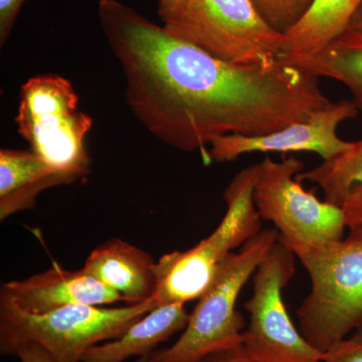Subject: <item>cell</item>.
Masks as SVG:
<instances>
[{
  "instance_id": "obj_2",
  "label": "cell",
  "mask_w": 362,
  "mask_h": 362,
  "mask_svg": "<svg viewBox=\"0 0 362 362\" xmlns=\"http://www.w3.org/2000/svg\"><path fill=\"white\" fill-rule=\"evenodd\" d=\"M349 230L337 242L289 247L310 278L299 330L323 354L362 326V226Z\"/></svg>"
},
{
  "instance_id": "obj_25",
  "label": "cell",
  "mask_w": 362,
  "mask_h": 362,
  "mask_svg": "<svg viewBox=\"0 0 362 362\" xmlns=\"http://www.w3.org/2000/svg\"><path fill=\"white\" fill-rule=\"evenodd\" d=\"M349 30L362 35V4L350 21Z\"/></svg>"
},
{
  "instance_id": "obj_11",
  "label": "cell",
  "mask_w": 362,
  "mask_h": 362,
  "mask_svg": "<svg viewBox=\"0 0 362 362\" xmlns=\"http://www.w3.org/2000/svg\"><path fill=\"white\" fill-rule=\"evenodd\" d=\"M0 301L26 313L42 315L74 304L106 306L123 301L120 294L82 269L68 271L58 264L23 280L2 283Z\"/></svg>"
},
{
  "instance_id": "obj_15",
  "label": "cell",
  "mask_w": 362,
  "mask_h": 362,
  "mask_svg": "<svg viewBox=\"0 0 362 362\" xmlns=\"http://www.w3.org/2000/svg\"><path fill=\"white\" fill-rule=\"evenodd\" d=\"M362 0H313L296 25L283 33L281 54H310L347 30Z\"/></svg>"
},
{
  "instance_id": "obj_18",
  "label": "cell",
  "mask_w": 362,
  "mask_h": 362,
  "mask_svg": "<svg viewBox=\"0 0 362 362\" xmlns=\"http://www.w3.org/2000/svg\"><path fill=\"white\" fill-rule=\"evenodd\" d=\"M271 28L285 33L301 20L313 0H252Z\"/></svg>"
},
{
  "instance_id": "obj_22",
  "label": "cell",
  "mask_w": 362,
  "mask_h": 362,
  "mask_svg": "<svg viewBox=\"0 0 362 362\" xmlns=\"http://www.w3.org/2000/svg\"><path fill=\"white\" fill-rule=\"evenodd\" d=\"M14 357L20 362H58L42 347L33 343H28L16 350Z\"/></svg>"
},
{
  "instance_id": "obj_10",
  "label": "cell",
  "mask_w": 362,
  "mask_h": 362,
  "mask_svg": "<svg viewBox=\"0 0 362 362\" xmlns=\"http://www.w3.org/2000/svg\"><path fill=\"white\" fill-rule=\"evenodd\" d=\"M358 109L354 101L341 100L317 111L310 118L290 124L282 129L259 136L228 135L216 138L209 147L214 162L235 161L250 153L313 152L323 161L341 156L352 147L337 134L340 124L356 118Z\"/></svg>"
},
{
  "instance_id": "obj_6",
  "label": "cell",
  "mask_w": 362,
  "mask_h": 362,
  "mask_svg": "<svg viewBox=\"0 0 362 362\" xmlns=\"http://www.w3.org/2000/svg\"><path fill=\"white\" fill-rule=\"evenodd\" d=\"M70 81L58 75L30 78L21 86L16 122L30 150L54 171L76 181L89 171L85 139L92 118L78 110Z\"/></svg>"
},
{
  "instance_id": "obj_8",
  "label": "cell",
  "mask_w": 362,
  "mask_h": 362,
  "mask_svg": "<svg viewBox=\"0 0 362 362\" xmlns=\"http://www.w3.org/2000/svg\"><path fill=\"white\" fill-rule=\"evenodd\" d=\"M256 166L252 199L262 220L278 230L279 242L287 247L316 246L344 238L342 207L320 201L296 180L303 161L294 156L281 161L266 157Z\"/></svg>"
},
{
  "instance_id": "obj_19",
  "label": "cell",
  "mask_w": 362,
  "mask_h": 362,
  "mask_svg": "<svg viewBox=\"0 0 362 362\" xmlns=\"http://www.w3.org/2000/svg\"><path fill=\"white\" fill-rule=\"evenodd\" d=\"M322 362H362V326L324 352Z\"/></svg>"
},
{
  "instance_id": "obj_14",
  "label": "cell",
  "mask_w": 362,
  "mask_h": 362,
  "mask_svg": "<svg viewBox=\"0 0 362 362\" xmlns=\"http://www.w3.org/2000/svg\"><path fill=\"white\" fill-rule=\"evenodd\" d=\"M71 178L54 171L39 156L23 150L0 151V220L33 209L47 188L70 185Z\"/></svg>"
},
{
  "instance_id": "obj_4",
  "label": "cell",
  "mask_w": 362,
  "mask_h": 362,
  "mask_svg": "<svg viewBox=\"0 0 362 362\" xmlns=\"http://www.w3.org/2000/svg\"><path fill=\"white\" fill-rule=\"evenodd\" d=\"M158 306L156 297L122 307L74 304L42 315L0 301V352L14 356L28 343L39 345L58 362H82L95 345L122 337Z\"/></svg>"
},
{
  "instance_id": "obj_3",
  "label": "cell",
  "mask_w": 362,
  "mask_h": 362,
  "mask_svg": "<svg viewBox=\"0 0 362 362\" xmlns=\"http://www.w3.org/2000/svg\"><path fill=\"white\" fill-rule=\"evenodd\" d=\"M275 228L262 230L218 266L213 282L199 298L180 337L168 349L154 350L148 362H199L221 350L240 346L247 324L235 309L243 288L277 244Z\"/></svg>"
},
{
  "instance_id": "obj_17",
  "label": "cell",
  "mask_w": 362,
  "mask_h": 362,
  "mask_svg": "<svg viewBox=\"0 0 362 362\" xmlns=\"http://www.w3.org/2000/svg\"><path fill=\"white\" fill-rule=\"evenodd\" d=\"M296 180L315 183L323 192L324 201L342 207L350 192L362 189V139L352 143L341 156L300 173Z\"/></svg>"
},
{
  "instance_id": "obj_26",
  "label": "cell",
  "mask_w": 362,
  "mask_h": 362,
  "mask_svg": "<svg viewBox=\"0 0 362 362\" xmlns=\"http://www.w3.org/2000/svg\"><path fill=\"white\" fill-rule=\"evenodd\" d=\"M136 362H148V361H147L146 356H142Z\"/></svg>"
},
{
  "instance_id": "obj_21",
  "label": "cell",
  "mask_w": 362,
  "mask_h": 362,
  "mask_svg": "<svg viewBox=\"0 0 362 362\" xmlns=\"http://www.w3.org/2000/svg\"><path fill=\"white\" fill-rule=\"evenodd\" d=\"M347 228L362 226V189L350 192L342 206Z\"/></svg>"
},
{
  "instance_id": "obj_1",
  "label": "cell",
  "mask_w": 362,
  "mask_h": 362,
  "mask_svg": "<svg viewBox=\"0 0 362 362\" xmlns=\"http://www.w3.org/2000/svg\"><path fill=\"white\" fill-rule=\"evenodd\" d=\"M98 18L122 69L133 115L169 146L199 151L206 164L216 138L269 134L331 103L319 78L281 59L226 63L119 0H99Z\"/></svg>"
},
{
  "instance_id": "obj_12",
  "label": "cell",
  "mask_w": 362,
  "mask_h": 362,
  "mask_svg": "<svg viewBox=\"0 0 362 362\" xmlns=\"http://www.w3.org/2000/svg\"><path fill=\"white\" fill-rule=\"evenodd\" d=\"M156 265L144 250L113 238L90 252L82 270L120 294L126 303L139 304L156 295Z\"/></svg>"
},
{
  "instance_id": "obj_24",
  "label": "cell",
  "mask_w": 362,
  "mask_h": 362,
  "mask_svg": "<svg viewBox=\"0 0 362 362\" xmlns=\"http://www.w3.org/2000/svg\"><path fill=\"white\" fill-rule=\"evenodd\" d=\"M187 2V0H158V14L161 21L177 13Z\"/></svg>"
},
{
  "instance_id": "obj_13",
  "label": "cell",
  "mask_w": 362,
  "mask_h": 362,
  "mask_svg": "<svg viewBox=\"0 0 362 362\" xmlns=\"http://www.w3.org/2000/svg\"><path fill=\"white\" fill-rule=\"evenodd\" d=\"M182 303L160 305L136 321L116 339L95 345L82 362H124L133 356H146L161 343L183 331L189 320Z\"/></svg>"
},
{
  "instance_id": "obj_16",
  "label": "cell",
  "mask_w": 362,
  "mask_h": 362,
  "mask_svg": "<svg viewBox=\"0 0 362 362\" xmlns=\"http://www.w3.org/2000/svg\"><path fill=\"white\" fill-rule=\"evenodd\" d=\"M279 59L317 78H329L349 88L362 112V35L347 30L321 51L310 54H281Z\"/></svg>"
},
{
  "instance_id": "obj_9",
  "label": "cell",
  "mask_w": 362,
  "mask_h": 362,
  "mask_svg": "<svg viewBox=\"0 0 362 362\" xmlns=\"http://www.w3.org/2000/svg\"><path fill=\"white\" fill-rule=\"evenodd\" d=\"M294 252L277 242L252 279V296L245 303L249 323L240 349L250 362H322L324 354L297 329L283 291L295 276Z\"/></svg>"
},
{
  "instance_id": "obj_7",
  "label": "cell",
  "mask_w": 362,
  "mask_h": 362,
  "mask_svg": "<svg viewBox=\"0 0 362 362\" xmlns=\"http://www.w3.org/2000/svg\"><path fill=\"white\" fill-rule=\"evenodd\" d=\"M163 21L168 33L235 65H269L281 56L283 33L262 18L252 0H187Z\"/></svg>"
},
{
  "instance_id": "obj_20",
  "label": "cell",
  "mask_w": 362,
  "mask_h": 362,
  "mask_svg": "<svg viewBox=\"0 0 362 362\" xmlns=\"http://www.w3.org/2000/svg\"><path fill=\"white\" fill-rule=\"evenodd\" d=\"M25 0H0V42L6 44Z\"/></svg>"
},
{
  "instance_id": "obj_5",
  "label": "cell",
  "mask_w": 362,
  "mask_h": 362,
  "mask_svg": "<svg viewBox=\"0 0 362 362\" xmlns=\"http://www.w3.org/2000/svg\"><path fill=\"white\" fill-rule=\"evenodd\" d=\"M256 170V164L247 166L230 181L223 194L226 214L209 237L156 262L154 297L158 306L199 299L213 282L221 262L261 232L262 218L252 199Z\"/></svg>"
},
{
  "instance_id": "obj_23",
  "label": "cell",
  "mask_w": 362,
  "mask_h": 362,
  "mask_svg": "<svg viewBox=\"0 0 362 362\" xmlns=\"http://www.w3.org/2000/svg\"><path fill=\"white\" fill-rule=\"evenodd\" d=\"M199 362H250L245 356L240 346L235 349L221 350L202 358Z\"/></svg>"
}]
</instances>
